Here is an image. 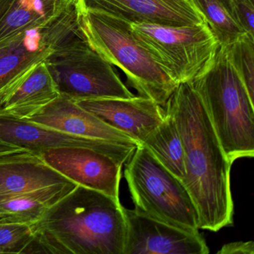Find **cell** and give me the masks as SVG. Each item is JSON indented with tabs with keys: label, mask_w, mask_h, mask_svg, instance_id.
<instances>
[{
	"label": "cell",
	"mask_w": 254,
	"mask_h": 254,
	"mask_svg": "<svg viewBox=\"0 0 254 254\" xmlns=\"http://www.w3.org/2000/svg\"><path fill=\"white\" fill-rule=\"evenodd\" d=\"M181 181L184 178V151L176 123L166 113L164 120L142 144Z\"/></svg>",
	"instance_id": "18"
},
{
	"label": "cell",
	"mask_w": 254,
	"mask_h": 254,
	"mask_svg": "<svg viewBox=\"0 0 254 254\" xmlns=\"http://www.w3.org/2000/svg\"><path fill=\"white\" fill-rule=\"evenodd\" d=\"M26 151H29L0 141V159L21 154V153L26 152Z\"/></svg>",
	"instance_id": "24"
},
{
	"label": "cell",
	"mask_w": 254,
	"mask_h": 254,
	"mask_svg": "<svg viewBox=\"0 0 254 254\" xmlns=\"http://www.w3.org/2000/svg\"><path fill=\"white\" fill-rule=\"evenodd\" d=\"M44 62L61 96L74 101L134 96L81 32L58 46Z\"/></svg>",
	"instance_id": "7"
},
{
	"label": "cell",
	"mask_w": 254,
	"mask_h": 254,
	"mask_svg": "<svg viewBox=\"0 0 254 254\" xmlns=\"http://www.w3.org/2000/svg\"><path fill=\"white\" fill-rule=\"evenodd\" d=\"M125 178L135 210L191 232H198V215L182 181L143 145L126 163Z\"/></svg>",
	"instance_id": "5"
},
{
	"label": "cell",
	"mask_w": 254,
	"mask_h": 254,
	"mask_svg": "<svg viewBox=\"0 0 254 254\" xmlns=\"http://www.w3.org/2000/svg\"><path fill=\"white\" fill-rule=\"evenodd\" d=\"M126 222L123 254H207L198 232H191L124 207Z\"/></svg>",
	"instance_id": "10"
},
{
	"label": "cell",
	"mask_w": 254,
	"mask_h": 254,
	"mask_svg": "<svg viewBox=\"0 0 254 254\" xmlns=\"http://www.w3.org/2000/svg\"><path fill=\"white\" fill-rule=\"evenodd\" d=\"M14 0H0V19L7 12Z\"/></svg>",
	"instance_id": "25"
},
{
	"label": "cell",
	"mask_w": 254,
	"mask_h": 254,
	"mask_svg": "<svg viewBox=\"0 0 254 254\" xmlns=\"http://www.w3.org/2000/svg\"><path fill=\"white\" fill-rule=\"evenodd\" d=\"M218 254H254V243L250 242H230L223 245Z\"/></svg>",
	"instance_id": "23"
},
{
	"label": "cell",
	"mask_w": 254,
	"mask_h": 254,
	"mask_svg": "<svg viewBox=\"0 0 254 254\" xmlns=\"http://www.w3.org/2000/svg\"><path fill=\"white\" fill-rule=\"evenodd\" d=\"M231 163L254 155V109L242 81L220 46L209 67L191 81Z\"/></svg>",
	"instance_id": "3"
},
{
	"label": "cell",
	"mask_w": 254,
	"mask_h": 254,
	"mask_svg": "<svg viewBox=\"0 0 254 254\" xmlns=\"http://www.w3.org/2000/svg\"><path fill=\"white\" fill-rule=\"evenodd\" d=\"M30 226L43 253L124 252V206L120 200L81 185H77Z\"/></svg>",
	"instance_id": "2"
},
{
	"label": "cell",
	"mask_w": 254,
	"mask_h": 254,
	"mask_svg": "<svg viewBox=\"0 0 254 254\" xmlns=\"http://www.w3.org/2000/svg\"><path fill=\"white\" fill-rule=\"evenodd\" d=\"M24 120L72 136L137 143L81 108L75 101L61 95Z\"/></svg>",
	"instance_id": "13"
},
{
	"label": "cell",
	"mask_w": 254,
	"mask_h": 254,
	"mask_svg": "<svg viewBox=\"0 0 254 254\" xmlns=\"http://www.w3.org/2000/svg\"><path fill=\"white\" fill-rule=\"evenodd\" d=\"M254 0H233L235 19L246 33L254 36Z\"/></svg>",
	"instance_id": "22"
},
{
	"label": "cell",
	"mask_w": 254,
	"mask_h": 254,
	"mask_svg": "<svg viewBox=\"0 0 254 254\" xmlns=\"http://www.w3.org/2000/svg\"><path fill=\"white\" fill-rule=\"evenodd\" d=\"M78 10L84 39L107 62L123 71L139 96L164 107L178 84L136 39L131 24L99 11Z\"/></svg>",
	"instance_id": "4"
},
{
	"label": "cell",
	"mask_w": 254,
	"mask_h": 254,
	"mask_svg": "<svg viewBox=\"0 0 254 254\" xmlns=\"http://www.w3.org/2000/svg\"><path fill=\"white\" fill-rule=\"evenodd\" d=\"M139 44L179 84L191 82L213 62L220 44L206 23L188 26L131 24Z\"/></svg>",
	"instance_id": "6"
},
{
	"label": "cell",
	"mask_w": 254,
	"mask_h": 254,
	"mask_svg": "<svg viewBox=\"0 0 254 254\" xmlns=\"http://www.w3.org/2000/svg\"><path fill=\"white\" fill-rule=\"evenodd\" d=\"M34 238L30 225L0 223V249L3 254H27Z\"/></svg>",
	"instance_id": "21"
},
{
	"label": "cell",
	"mask_w": 254,
	"mask_h": 254,
	"mask_svg": "<svg viewBox=\"0 0 254 254\" xmlns=\"http://www.w3.org/2000/svg\"><path fill=\"white\" fill-rule=\"evenodd\" d=\"M77 0H14L0 19V41L45 24Z\"/></svg>",
	"instance_id": "17"
},
{
	"label": "cell",
	"mask_w": 254,
	"mask_h": 254,
	"mask_svg": "<svg viewBox=\"0 0 254 254\" xmlns=\"http://www.w3.org/2000/svg\"><path fill=\"white\" fill-rule=\"evenodd\" d=\"M75 102L139 145L143 143L166 116L163 107L149 98L141 96L126 99L103 98Z\"/></svg>",
	"instance_id": "12"
},
{
	"label": "cell",
	"mask_w": 254,
	"mask_h": 254,
	"mask_svg": "<svg viewBox=\"0 0 254 254\" xmlns=\"http://www.w3.org/2000/svg\"><path fill=\"white\" fill-rule=\"evenodd\" d=\"M200 13L220 46L226 47L246 32L219 0H190Z\"/></svg>",
	"instance_id": "19"
},
{
	"label": "cell",
	"mask_w": 254,
	"mask_h": 254,
	"mask_svg": "<svg viewBox=\"0 0 254 254\" xmlns=\"http://www.w3.org/2000/svg\"><path fill=\"white\" fill-rule=\"evenodd\" d=\"M78 3L45 24L0 41V99L70 37L81 33Z\"/></svg>",
	"instance_id": "9"
},
{
	"label": "cell",
	"mask_w": 254,
	"mask_h": 254,
	"mask_svg": "<svg viewBox=\"0 0 254 254\" xmlns=\"http://www.w3.org/2000/svg\"><path fill=\"white\" fill-rule=\"evenodd\" d=\"M79 9L109 14L130 24L188 26L205 23L190 0H77Z\"/></svg>",
	"instance_id": "11"
},
{
	"label": "cell",
	"mask_w": 254,
	"mask_h": 254,
	"mask_svg": "<svg viewBox=\"0 0 254 254\" xmlns=\"http://www.w3.org/2000/svg\"><path fill=\"white\" fill-rule=\"evenodd\" d=\"M224 47L232 66L254 102V36L245 33L233 44Z\"/></svg>",
	"instance_id": "20"
},
{
	"label": "cell",
	"mask_w": 254,
	"mask_h": 254,
	"mask_svg": "<svg viewBox=\"0 0 254 254\" xmlns=\"http://www.w3.org/2000/svg\"><path fill=\"white\" fill-rule=\"evenodd\" d=\"M59 96L45 62H42L14 90L0 99V113L25 119Z\"/></svg>",
	"instance_id": "15"
},
{
	"label": "cell",
	"mask_w": 254,
	"mask_h": 254,
	"mask_svg": "<svg viewBox=\"0 0 254 254\" xmlns=\"http://www.w3.org/2000/svg\"><path fill=\"white\" fill-rule=\"evenodd\" d=\"M176 123L184 151L182 183L198 215L199 230L217 232L233 224L230 161L191 82L178 84L165 105Z\"/></svg>",
	"instance_id": "1"
},
{
	"label": "cell",
	"mask_w": 254,
	"mask_h": 254,
	"mask_svg": "<svg viewBox=\"0 0 254 254\" xmlns=\"http://www.w3.org/2000/svg\"><path fill=\"white\" fill-rule=\"evenodd\" d=\"M139 145L101 140L92 146L59 147L36 154L69 181L120 200L122 169Z\"/></svg>",
	"instance_id": "8"
},
{
	"label": "cell",
	"mask_w": 254,
	"mask_h": 254,
	"mask_svg": "<svg viewBox=\"0 0 254 254\" xmlns=\"http://www.w3.org/2000/svg\"><path fill=\"white\" fill-rule=\"evenodd\" d=\"M70 181L30 151L0 159V202L37 189Z\"/></svg>",
	"instance_id": "14"
},
{
	"label": "cell",
	"mask_w": 254,
	"mask_h": 254,
	"mask_svg": "<svg viewBox=\"0 0 254 254\" xmlns=\"http://www.w3.org/2000/svg\"><path fill=\"white\" fill-rule=\"evenodd\" d=\"M219 1L224 5V7L227 8V11L230 12V14L235 19L234 7H233V0H219Z\"/></svg>",
	"instance_id": "26"
},
{
	"label": "cell",
	"mask_w": 254,
	"mask_h": 254,
	"mask_svg": "<svg viewBox=\"0 0 254 254\" xmlns=\"http://www.w3.org/2000/svg\"><path fill=\"white\" fill-rule=\"evenodd\" d=\"M0 254H3V252H2V251L1 249H0Z\"/></svg>",
	"instance_id": "27"
},
{
	"label": "cell",
	"mask_w": 254,
	"mask_h": 254,
	"mask_svg": "<svg viewBox=\"0 0 254 254\" xmlns=\"http://www.w3.org/2000/svg\"><path fill=\"white\" fill-rule=\"evenodd\" d=\"M78 184H56L13 196L0 202V223L32 225Z\"/></svg>",
	"instance_id": "16"
}]
</instances>
